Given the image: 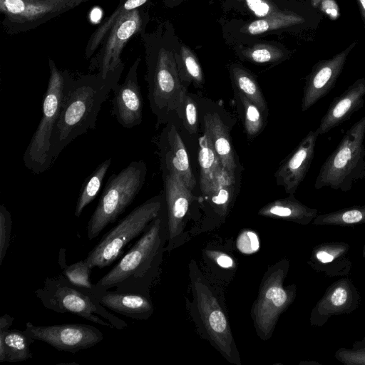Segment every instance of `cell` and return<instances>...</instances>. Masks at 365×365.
Masks as SVG:
<instances>
[{
  "label": "cell",
  "instance_id": "1",
  "mask_svg": "<svg viewBox=\"0 0 365 365\" xmlns=\"http://www.w3.org/2000/svg\"><path fill=\"white\" fill-rule=\"evenodd\" d=\"M123 70L106 78L96 75L71 78L67 86L59 117L51 139V155L55 161L63 150L78 136L96 128L103 103L118 83Z\"/></svg>",
  "mask_w": 365,
  "mask_h": 365
},
{
  "label": "cell",
  "instance_id": "2",
  "mask_svg": "<svg viewBox=\"0 0 365 365\" xmlns=\"http://www.w3.org/2000/svg\"><path fill=\"white\" fill-rule=\"evenodd\" d=\"M168 241L167 213L165 207L142 233L120 260L95 287L102 290L150 295V288L159 274Z\"/></svg>",
  "mask_w": 365,
  "mask_h": 365
},
{
  "label": "cell",
  "instance_id": "3",
  "mask_svg": "<svg viewBox=\"0 0 365 365\" xmlns=\"http://www.w3.org/2000/svg\"><path fill=\"white\" fill-rule=\"evenodd\" d=\"M148 86V98L157 118L156 128L169 121L180 108L187 87L182 83L175 59L180 40L166 24L144 38Z\"/></svg>",
  "mask_w": 365,
  "mask_h": 365
},
{
  "label": "cell",
  "instance_id": "4",
  "mask_svg": "<svg viewBox=\"0 0 365 365\" xmlns=\"http://www.w3.org/2000/svg\"><path fill=\"white\" fill-rule=\"evenodd\" d=\"M188 269L192 296L188 309L198 331L230 363L241 365L220 287L194 259L189 262Z\"/></svg>",
  "mask_w": 365,
  "mask_h": 365
},
{
  "label": "cell",
  "instance_id": "5",
  "mask_svg": "<svg viewBox=\"0 0 365 365\" xmlns=\"http://www.w3.org/2000/svg\"><path fill=\"white\" fill-rule=\"evenodd\" d=\"M365 115L352 125L321 166L314 188L347 192L365 178Z\"/></svg>",
  "mask_w": 365,
  "mask_h": 365
},
{
  "label": "cell",
  "instance_id": "6",
  "mask_svg": "<svg viewBox=\"0 0 365 365\" xmlns=\"http://www.w3.org/2000/svg\"><path fill=\"white\" fill-rule=\"evenodd\" d=\"M34 294L46 309L57 313H71L112 329L127 327L125 321L106 309L91 289L73 285L63 275L46 278Z\"/></svg>",
  "mask_w": 365,
  "mask_h": 365
},
{
  "label": "cell",
  "instance_id": "7",
  "mask_svg": "<svg viewBox=\"0 0 365 365\" xmlns=\"http://www.w3.org/2000/svg\"><path fill=\"white\" fill-rule=\"evenodd\" d=\"M49 69L48 86L43 98L42 116L23 155L24 165L34 174L45 172L53 163L51 155L52 132L71 78L66 71H59L51 59H49Z\"/></svg>",
  "mask_w": 365,
  "mask_h": 365
},
{
  "label": "cell",
  "instance_id": "8",
  "mask_svg": "<svg viewBox=\"0 0 365 365\" xmlns=\"http://www.w3.org/2000/svg\"><path fill=\"white\" fill-rule=\"evenodd\" d=\"M146 164L132 161L118 173L108 178L98 203L87 225L89 240L97 237L104 228L117 218L133 202L145 181Z\"/></svg>",
  "mask_w": 365,
  "mask_h": 365
},
{
  "label": "cell",
  "instance_id": "9",
  "mask_svg": "<svg viewBox=\"0 0 365 365\" xmlns=\"http://www.w3.org/2000/svg\"><path fill=\"white\" fill-rule=\"evenodd\" d=\"M164 207L165 197L161 195L135 207L101 239L84 260L92 269L110 265L130 242L142 235Z\"/></svg>",
  "mask_w": 365,
  "mask_h": 365
},
{
  "label": "cell",
  "instance_id": "10",
  "mask_svg": "<svg viewBox=\"0 0 365 365\" xmlns=\"http://www.w3.org/2000/svg\"><path fill=\"white\" fill-rule=\"evenodd\" d=\"M282 274L280 263L267 269L252 307L253 324L262 340L272 337L278 317L288 302V294L282 287Z\"/></svg>",
  "mask_w": 365,
  "mask_h": 365
},
{
  "label": "cell",
  "instance_id": "11",
  "mask_svg": "<svg viewBox=\"0 0 365 365\" xmlns=\"http://www.w3.org/2000/svg\"><path fill=\"white\" fill-rule=\"evenodd\" d=\"M143 11L140 6L123 14L115 21L90 68H98L103 78L112 73L123 70L120 54L127 42L145 28L148 16Z\"/></svg>",
  "mask_w": 365,
  "mask_h": 365
},
{
  "label": "cell",
  "instance_id": "12",
  "mask_svg": "<svg viewBox=\"0 0 365 365\" xmlns=\"http://www.w3.org/2000/svg\"><path fill=\"white\" fill-rule=\"evenodd\" d=\"M24 331L34 341H41L58 351L73 354L91 348L103 339L101 331L84 324L38 326L28 322Z\"/></svg>",
  "mask_w": 365,
  "mask_h": 365
},
{
  "label": "cell",
  "instance_id": "13",
  "mask_svg": "<svg viewBox=\"0 0 365 365\" xmlns=\"http://www.w3.org/2000/svg\"><path fill=\"white\" fill-rule=\"evenodd\" d=\"M168 241L165 252H171L187 240L186 231L189 210L194 195L175 173L163 171Z\"/></svg>",
  "mask_w": 365,
  "mask_h": 365
},
{
  "label": "cell",
  "instance_id": "14",
  "mask_svg": "<svg viewBox=\"0 0 365 365\" xmlns=\"http://www.w3.org/2000/svg\"><path fill=\"white\" fill-rule=\"evenodd\" d=\"M356 43V41L351 42L337 54L321 60L312 66L311 72L305 78L302 111L309 110L332 90Z\"/></svg>",
  "mask_w": 365,
  "mask_h": 365
},
{
  "label": "cell",
  "instance_id": "15",
  "mask_svg": "<svg viewBox=\"0 0 365 365\" xmlns=\"http://www.w3.org/2000/svg\"><path fill=\"white\" fill-rule=\"evenodd\" d=\"M140 62V58H137L123 83L113 88L111 113L125 128H132L143 120V102L137 73Z\"/></svg>",
  "mask_w": 365,
  "mask_h": 365
},
{
  "label": "cell",
  "instance_id": "16",
  "mask_svg": "<svg viewBox=\"0 0 365 365\" xmlns=\"http://www.w3.org/2000/svg\"><path fill=\"white\" fill-rule=\"evenodd\" d=\"M319 135L310 130L297 148L283 160L274 173L277 184L293 195L306 177L314 159Z\"/></svg>",
  "mask_w": 365,
  "mask_h": 365
},
{
  "label": "cell",
  "instance_id": "17",
  "mask_svg": "<svg viewBox=\"0 0 365 365\" xmlns=\"http://www.w3.org/2000/svg\"><path fill=\"white\" fill-rule=\"evenodd\" d=\"M7 26L17 30L30 29L66 9L43 0H0Z\"/></svg>",
  "mask_w": 365,
  "mask_h": 365
},
{
  "label": "cell",
  "instance_id": "18",
  "mask_svg": "<svg viewBox=\"0 0 365 365\" xmlns=\"http://www.w3.org/2000/svg\"><path fill=\"white\" fill-rule=\"evenodd\" d=\"M159 147L163 171L176 174L183 184L192 191L196 180L192 172L183 140L176 127L170 124L162 133Z\"/></svg>",
  "mask_w": 365,
  "mask_h": 365
},
{
  "label": "cell",
  "instance_id": "19",
  "mask_svg": "<svg viewBox=\"0 0 365 365\" xmlns=\"http://www.w3.org/2000/svg\"><path fill=\"white\" fill-rule=\"evenodd\" d=\"M365 77L356 79L343 93L330 103L316 131L319 135L327 133L349 120L364 103Z\"/></svg>",
  "mask_w": 365,
  "mask_h": 365
},
{
  "label": "cell",
  "instance_id": "20",
  "mask_svg": "<svg viewBox=\"0 0 365 365\" xmlns=\"http://www.w3.org/2000/svg\"><path fill=\"white\" fill-rule=\"evenodd\" d=\"M91 291L103 307L131 319L146 320L154 312L150 295L135 292L102 290L97 289L95 284Z\"/></svg>",
  "mask_w": 365,
  "mask_h": 365
},
{
  "label": "cell",
  "instance_id": "21",
  "mask_svg": "<svg viewBox=\"0 0 365 365\" xmlns=\"http://www.w3.org/2000/svg\"><path fill=\"white\" fill-rule=\"evenodd\" d=\"M203 125L204 134L210 140L222 166L237 175L238 161L228 128L215 113H208L204 115Z\"/></svg>",
  "mask_w": 365,
  "mask_h": 365
},
{
  "label": "cell",
  "instance_id": "22",
  "mask_svg": "<svg viewBox=\"0 0 365 365\" xmlns=\"http://www.w3.org/2000/svg\"><path fill=\"white\" fill-rule=\"evenodd\" d=\"M14 318L9 314L0 318V362H19L32 358L30 345L34 340L24 331L9 329Z\"/></svg>",
  "mask_w": 365,
  "mask_h": 365
},
{
  "label": "cell",
  "instance_id": "23",
  "mask_svg": "<svg viewBox=\"0 0 365 365\" xmlns=\"http://www.w3.org/2000/svg\"><path fill=\"white\" fill-rule=\"evenodd\" d=\"M237 175L223 166L218 171L210 191L205 196L219 219H225L237 194Z\"/></svg>",
  "mask_w": 365,
  "mask_h": 365
},
{
  "label": "cell",
  "instance_id": "24",
  "mask_svg": "<svg viewBox=\"0 0 365 365\" xmlns=\"http://www.w3.org/2000/svg\"><path fill=\"white\" fill-rule=\"evenodd\" d=\"M230 74L234 91L250 99L267 118V103L255 77L248 70L237 63L230 66Z\"/></svg>",
  "mask_w": 365,
  "mask_h": 365
},
{
  "label": "cell",
  "instance_id": "25",
  "mask_svg": "<svg viewBox=\"0 0 365 365\" xmlns=\"http://www.w3.org/2000/svg\"><path fill=\"white\" fill-rule=\"evenodd\" d=\"M199 146L200 187L202 195L206 196L222 165L205 134L199 138Z\"/></svg>",
  "mask_w": 365,
  "mask_h": 365
},
{
  "label": "cell",
  "instance_id": "26",
  "mask_svg": "<svg viewBox=\"0 0 365 365\" xmlns=\"http://www.w3.org/2000/svg\"><path fill=\"white\" fill-rule=\"evenodd\" d=\"M175 59L179 76L185 86L192 84L202 88L205 78L199 61L194 52L180 41L175 49Z\"/></svg>",
  "mask_w": 365,
  "mask_h": 365
},
{
  "label": "cell",
  "instance_id": "27",
  "mask_svg": "<svg viewBox=\"0 0 365 365\" xmlns=\"http://www.w3.org/2000/svg\"><path fill=\"white\" fill-rule=\"evenodd\" d=\"M240 2L242 4L243 8L257 19L286 12L302 11L313 9L308 4L296 0L277 2V0H240Z\"/></svg>",
  "mask_w": 365,
  "mask_h": 365
},
{
  "label": "cell",
  "instance_id": "28",
  "mask_svg": "<svg viewBox=\"0 0 365 365\" xmlns=\"http://www.w3.org/2000/svg\"><path fill=\"white\" fill-rule=\"evenodd\" d=\"M241 58L259 64H277L289 58L291 52L287 48L267 43H259L237 51Z\"/></svg>",
  "mask_w": 365,
  "mask_h": 365
},
{
  "label": "cell",
  "instance_id": "29",
  "mask_svg": "<svg viewBox=\"0 0 365 365\" xmlns=\"http://www.w3.org/2000/svg\"><path fill=\"white\" fill-rule=\"evenodd\" d=\"M110 163L111 158H108L100 163L83 183L74 211V215L76 217L81 216L84 208L91 203L98 194Z\"/></svg>",
  "mask_w": 365,
  "mask_h": 365
},
{
  "label": "cell",
  "instance_id": "30",
  "mask_svg": "<svg viewBox=\"0 0 365 365\" xmlns=\"http://www.w3.org/2000/svg\"><path fill=\"white\" fill-rule=\"evenodd\" d=\"M148 0H125L114 12L106 19L91 35L86 48V56L93 55L99 45L105 40L115 21L123 14L137 9L146 4Z\"/></svg>",
  "mask_w": 365,
  "mask_h": 365
},
{
  "label": "cell",
  "instance_id": "31",
  "mask_svg": "<svg viewBox=\"0 0 365 365\" xmlns=\"http://www.w3.org/2000/svg\"><path fill=\"white\" fill-rule=\"evenodd\" d=\"M235 96L241 106L245 132L248 138H255L263 130L266 118L259 108L246 96L235 92Z\"/></svg>",
  "mask_w": 365,
  "mask_h": 365
},
{
  "label": "cell",
  "instance_id": "32",
  "mask_svg": "<svg viewBox=\"0 0 365 365\" xmlns=\"http://www.w3.org/2000/svg\"><path fill=\"white\" fill-rule=\"evenodd\" d=\"M58 262L63 270V275L73 285L88 289L93 288L94 284L91 282L90 278L92 268L84 259L67 265L65 249H61Z\"/></svg>",
  "mask_w": 365,
  "mask_h": 365
},
{
  "label": "cell",
  "instance_id": "33",
  "mask_svg": "<svg viewBox=\"0 0 365 365\" xmlns=\"http://www.w3.org/2000/svg\"><path fill=\"white\" fill-rule=\"evenodd\" d=\"M304 212L305 210L303 205L291 195L287 198L269 202L259 209L258 215L273 219H287L297 217L300 213H304Z\"/></svg>",
  "mask_w": 365,
  "mask_h": 365
},
{
  "label": "cell",
  "instance_id": "34",
  "mask_svg": "<svg viewBox=\"0 0 365 365\" xmlns=\"http://www.w3.org/2000/svg\"><path fill=\"white\" fill-rule=\"evenodd\" d=\"M176 114L182 120L183 125L189 134L195 135L198 133L197 106L195 101L187 91L185 93Z\"/></svg>",
  "mask_w": 365,
  "mask_h": 365
},
{
  "label": "cell",
  "instance_id": "35",
  "mask_svg": "<svg viewBox=\"0 0 365 365\" xmlns=\"http://www.w3.org/2000/svg\"><path fill=\"white\" fill-rule=\"evenodd\" d=\"M12 220L10 212L4 205H0V265L10 245Z\"/></svg>",
  "mask_w": 365,
  "mask_h": 365
},
{
  "label": "cell",
  "instance_id": "36",
  "mask_svg": "<svg viewBox=\"0 0 365 365\" xmlns=\"http://www.w3.org/2000/svg\"><path fill=\"white\" fill-rule=\"evenodd\" d=\"M259 247V237L252 230H244L239 235L236 240L237 249L245 255H251L257 252Z\"/></svg>",
  "mask_w": 365,
  "mask_h": 365
},
{
  "label": "cell",
  "instance_id": "37",
  "mask_svg": "<svg viewBox=\"0 0 365 365\" xmlns=\"http://www.w3.org/2000/svg\"><path fill=\"white\" fill-rule=\"evenodd\" d=\"M307 4L321 15L336 20L339 16V9L335 0H306Z\"/></svg>",
  "mask_w": 365,
  "mask_h": 365
},
{
  "label": "cell",
  "instance_id": "38",
  "mask_svg": "<svg viewBox=\"0 0 365 365\" xmlns=\"http://www.w3.org/2000/svg\"><path fill=\"white\" fill-rule=\"evenodd\" d=\"M204 255L210 262H215L221 269H231L236 267L233 258L225 252L208 249L204 251Z\"/></svg>",
  "mask_w": 365,
  "mask_h": 365
},
{
  "label": "cell",
  "instance_id": "39",
  "mask_svg": "<svg viewBox=\"0 0 365 365\" xmlns=\"http://www.w3.org/2000/svg\"><path fill=\"white\" fill-rule=\"evenodd\" d=\"M341 218L346 223H355L361 220L362 214L359 209L348 210L342 213Z\"/></svg>",
  "mask_w": 365,
  "mask_h": 365
},
{
  "label": "cell",
  "instance_id": "40",
  "mask_svg": "<svg viewBox=\"0 0 365 365\" xmlns=\"http://www.w3.org/2000/svg\"><path fill=\"white\" fill-rule=\"evenodd\" d=\"M347 299L346 291L341 287L337 288L331 295V301L334 305H342Z\"/></svg>",
  "mask_w": 365,
  "mask_h": 365
},
{
  "label": "cell",
  "instance_id": "41",
  "mask_svg": "<svg viewBox=\"0 0 365 365\" xmlns=\"http://www.w3.org/2000/svg\"><path fill=\"white\" fill-rule=\"evenodd\" d=\"M48 1L50 3H53L58 6H60L65 9H70L76 6H78L79 4L86 1L87 0H43Z\"/></svg>",
  "mask_w": 365,
  "mask_h": 365
},
{
  "label": "cell",
  "instance_id": "42",
  "mask_svg": "<svg viewBox=\"0 0 365 365\" xmlns=\"http://www.w3.org/2000/svg\"><path fill=\"white\" fill-rule=\"evenodd\" d=\"M317 257L322 263L330 262L333 260L334 257L325 251H320L317 254Z\"/></svg>",
  "mask_w": 365,
  "mask_h": 365
},
{
  "label": "cell",
  "instance_id": "43",
  "mask_svg": "<svg viewBox=\"0 0 365 365\" xmlns=\"http://www.w3.org/2000/svg\"><path fill=\"white\" fill-rule=\"evenodd\" d=\"M356 1L358 3V5H359L360 15L361 16L364 24L365 26V0H356Z\"/></svg>",
  "mask_w": 365,
  "mask_h": 365
},
{
  "label": "cell",
  "instance_id": "44",
  "mask_svg": "<svg viewBox=\"0 0 365 365\" xmlns=\"http://www.w3.org/2000/svg\"><path fill=\"white\" fill-rule=\"evenodd\" d=\"M172 1H179V0H171Z\"/></svg>",
  "mask_w": 365,
  "mask_h": 365
}]
</instances>
